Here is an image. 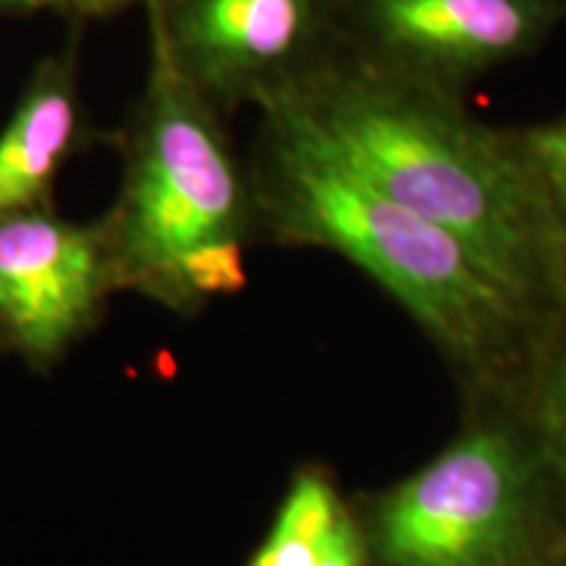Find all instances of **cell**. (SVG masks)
Segmentation results:
<instances>
[{"mask_svg":"<svg viewBox=\"0 0 566 566\" xmlns=\"http://www.w3.org/2000/svg\"><path fill=\"white\" fill-rule=\"evenodd\" d=\"M292 111L375 192L457 237L541 323L566 294V242L509 129L462 95L354 53L260 105Z\"/></svg>","mask_w":566,"mask_h":566,"instance_id":"obj_1","label":"cell"},{"mask_svg":"<svg viewBox=\"0 0 566 566\" xmlns=\"http://www.w3.org/2000/svg\"><path fill=\"white\" fill-rule=\"evenodd\" d=\"M265 113L254 202L286 242L331 250L378 283L472 401L520 407L537 323L467 247L396 205L281 105Z\"/></svg>","mask_w":566,"mask_h":566,"instance_id":"obj_2","label":"cell"},{"mask_svg":"<svg viewBox=\"0 0 566 566\" xmlns=\"http://www.w3.org/2000/svg\"><path fill=\"white\" fill-rule=\"evenodd\" d=\"M150 61L108 258L179 300L233 294L247 283L242 237L254 195L212 103L176 69L155 24Z\"/></svg>","mask_w":566,"mask_h":566,"instance_id":"obj_3","label":"cell"},{"mask_svg":"<svg viewBox=\"0 0 566 566\" xmlns=\"http://www.w3.org/2000/svg\"><path fill=\"white\" fill-rule=\"evenodd\" d=\"M370 566H541L566 543V488L516 405L472 415L363 520Z\"/></svg>","mask_w":566,"mask_h":566,"instance_id":"obj_4","label":"cell"},{"mask_svg":"<svg viewBox=\"0 0 566 566\" xmlns=\"http://www.w3.org/2000/svg\"><path fill=\"white\" fill-rule=\"evenodd\" d=\"M150 19L210 103L260 105L325 61V0H150Z\"/></svg>","mask_w":566,"mask_h":566,"instance_id":"obj_5","label":"cell"},{"mask_svg":"<svg viewBox=\"0 0 566 566\" xmlns=\"http://www.w3.org/2000/svg\"><path fill=\"white\" fill-rule=\"evenodd\" d=\"M352 19L365 59L462 95L533 55L566 21V0H352Z\"/></svg>","mask_w":566,"mask_h":566,"instance_id":"obj_6","label":"cell"},{"mask_svg":"<svg viewBox=\"0 0 566 566\" xmlns=\"http://www.w3.org/2000/svg\"><path fill=\"white\" fill-rule=\"evenodd\" d=\"M108 271L101 233L40 208L3 218L0 325L30 357H55L95 313Z\"/></svg>","mask_w":566,"mask_h":566,"instance_id":"obj_7","label":"cell"},{"mask_svg":"<svg viewBox=\"0 0 566 566\" xmlns=\"http://www.w3.org/2000/svg\"><path fill=\"white\" fill-rule=\"evenodd\" d=\"M80 134L74 69L53 59L38 66L0 132V221L38 208Z\"/></svg>","mask_w":566,"mask_h":566,"instance_id":"obj_8","label":"cell"},{"mask_svg":"<svg viewBox=\"0 0 566 566\" xmlns=\"http://www.w3.org/2000/svg\"><path fill=\"white\" fill-rule=\"evenodd\" d=\"M520 409L566 488V294L537 323Z\"/></svg>","mask_w":566,"mask_h":566,"instance_id":"obj_9","label":"cell"},{"mask_svg":"<svg viewBox=\"0 0 566 566\" xmlns=\"http://www.w3.org/2000/svg\"><path fill=\"white\" fill-rule=\"evenodd\" d=\"M344 512L334 485L317 472H304L294 480L271 537L250 566H323Z\"/></svg>","mask_w":566,"mask_h":566,"instance_id":"obj_10","label":"cell"},{"mask_svg":"<svg viewBox=\"0 0 566 566\" xmlns=\"http://www.w3.org/2000/svg\"><path fill=\"white\" fill-rule=\"evenodd\" d=\"M509 137L566 242V113L512 126Z\"/></svg>","mask_w":566,"mask_h":566,"instance_id":"obj_11","label":"cell"},{"mask_svg":"<svg viewBox=\"0 0 566 566\" xmlns=\"http://www.w3.org/2000/svg\"><path fill=\"white\" fill-rule=\"evenodd\" d=\"M323 566H370L363 522H359L349 509H346L342 520H338Z\"/></svg>","mask_w":566,"mask_h":566,"instance_id":"obj_12","label":"cell"},{"mask_svg":"<svg viewBox=\"0 0 566 566\" xmlns=\"http://www.w3.org/2000/svg\"><path fill=\"white\" fill-rule=\"evenodd\" d=\"M134 0H0V13H21L38 9H61L82 17H97V13H111L132 6Z\"/></svg>","mask_w":566,"mask_h":566,"instance_id":"obj_13","label":"cell"},{"mask_svg":"<svg viewBox=\"0 0 566 566\" xmlns=\"http://www.w3.org/2000/svg\"><path fill=\"white\" fill-rule=\"evenodd\" d=\"M541 566H566V543L562 548H556Z\"/></svg>","mask_w":566,"mask_h":566,"instance_id":"obj_14","label":"cell"}]
</instances>
